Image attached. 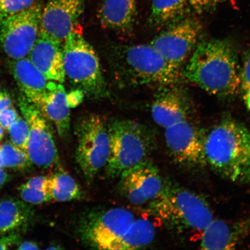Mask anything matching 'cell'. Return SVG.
Returning a JSON list of instances; mask_svg holds the SVG:
<instances>
[{
  "instance_id": "28",
  "label": "cell",
  "mask_w": 250,
  "mask_h": 250,
  "mask_svg": "<svg viewBox=\"0 0 250 250\" xmlns=\"http://www.w3.org/2000/svg\"><path fill=\"white\" fill-rule=\"evenodd\" d=\"M36 0H0V21L31 7Z\"/></svg>"
},
{
  "instance_id": "27",
  "label": "cell",
  "mask_w": 250,
  "mask_h": 250,
  "mask_svg": "<svg viewBox=\"0 0 250 250\" xmlns=\"http://www.w3.org/2000/svg\"><path fill=\"white\" fill-rule=\"evenodd\" d=\"M8 130L11 143L26 152L29 136V126L26 120L24 118L19 117Z\"/></svg>"
},
{
  "instance_id": "4",
  "label": "cell",
  "mask_w": 250,
  "mask_h": 250,
  "mask_svg": "<svg viewBox=\"0 0 250 250\" xmlns=\"http://www.w3.org/2000/svg\"><path fill=\"white\" fill-rule=\"evenodd\" d=\"M152 213L169 229L180 233L201 236L213 220V212L201 196L176 184H166L157 198L150 203Z\"/></svg>"
},
{
  "instance_id": "12",
  "label": "cell",
  "mask_w": 250,
  "mask_h": 250,
  "mask_svg": "<svg viewBox=\"0 0 250 250\" xmlns=\"http://www.w3.org/2000/svg\"><path fill=\"white\" fill-rule=\"evenodd\" d=\"M205 135L187 120L165 129V140L168 152L177 164L188 168L205 167Z\"/></svg>"
},
{
  "instance_id": "38",
  "label": "cell",
  "mask_w": 250,
  "mask_h": 250,
  "mask_svg": "<svg viewBox=\"0 0 250 250\" xmlns=\"http://www.w3.org/2000/svg\"><path fill=\"white\" fill-rule=\"evenodd\" d=\"M2 167H3V165H2V162L1 149H0V168H2Z\"/></svg>"
},
{
  "instance_id": "18",
  "label": "cell",
  "mask_w": 250,
  "mask_h": 250,
  "mask_svg": "<svg viewBox=\"0 0 250 250\" xmlns=\"http://www.w3.org/2000/svg\"><path fill=\"white\" fill-rule=\"evenodd\" d=\"M14 61L10 64L12 76L25 97L39 107L48 92L50 80L29 58Z\"/></svg>"
},
{
  "instance_id": "9",
  "label": "cell",
  "mask_w": 250,
  "mask_h": 250,
  "mask_svg": "<svg viewBox=\"0 0 250 250\" xmlns=\"http://www.w3.org/2000/svg\"><path fill=\"white\" fill-rule=\"evenodd\" d=\"M134 220L132 212L126 208L95 210L81 218L78 230L86 245L93 249L105 250L128 229Z\"/></svg>"
},
{
  "instance_id": "20",
  "label": "cell",
  "mask_w": 250,
  "mask_h": 250,
  "mask_svg": "<svg viewBox=\"0 0 250 250\" xmlns=\"http://www.w3.org/2000/svg\"><path fill=\"white\" fill-rule=\"evenodd\" d=\"M137 14V0H104L98 11L100 23L117 32H132Z\"/></svg>"
},
{
  "instance_id": "37",
  "label": "cell",
  "mask_w": 250,
  "mask_h": 250,
  "mask_svg": "<svg viewBox=\"0 0 250 250\" xmlns=\"http://www.w3.org/2000/svg\"><path fill=\"white\" fill-rule=\"evenodd\" d=\"M4 129L1 126H0V142H1V140L3 139V137H4Z\"/></svg>"
},
{
  "instance_id": "19",
  "label": "cell",
  "mask_w": 250,
  "mask_h": 250,
  "mask_svg": "<svg viewBox=\"0 0 250 250\" xmlns=\"http://www.w3.org/2000/svg\"><path fill=\"white\" fill-rule=\"evenodd\" d=\"M64 87L61 83L50 81L48 92L38 107L45 118L54 124L59 136L65 138L70 129V108Z\"/></svg>"
},
{
  "instance_id": "16",
  "label": "cell",
  "mask_w": 250,
  "mask_h": 250,
  "mask_svg": "<svg viewBox=\"0 0 250 250\" xmlns=\"http://www.w3.org/2000/svg\"><path fill=\"white\" fill-rule=\"evenodd\" d=\"M250 233V215L234 221L213 219L203 230L200 246L204 250H232Z\"/></svg>"
},
{
  "instance_id": "25",
  "label": "cell",
  "mask_w": 250,
  "mask_h": 250,
  "mask_svg": "<svg viewBox=\"0 0 250 250\" xmlns=\"http://www.w3.org/2000/svg\"><path fill=\"white\" fill-rule=\"evenodd\" d=\"M21 198L33 205L42 204L51 201L49 191L48 177L37 176L31 178L19 188Z\"/></svg>"
},
{
  "instance_id": "31",
  "label": "cell",
  "mask_w": 250,
  "mask_h": 250,
  "mask_svg": "<svg viewBox=\"0 0 250 250\" xmlns=\"http://www.w3.org/2000/svg\"><path fill=\"white\" fill-rule=\"evenodd\" d=\"M20 117L17 109L10 106L0 111V126L4 130H8Z\"/></svg>"
},
{
  "instance_id": "29",
  "label": "cell",
  "mask_w": 250,
  "mask_h": 250,
  "mask_svg": "<svg viewBox=\"0 0 250 250\" xmlns=\"http://www.w3.org/2000/svg\"><path fill=\"white\" fill-rule=\"evenodd\" d=\"M243 99L247 108L250 112V49L244 56L240 70V86Z\"/></svg>"
},
{
  "instance_id": "36",
  "label": "cell",
  "mask_w": 250,
  "mask_h": 250,
  "mask_svg": "<svg viewBox=\"0 0 250 250\" xmlns=\"http://www.w3.org/2000/svg\"><path fill=\"white\" fill-rule=\"evenodd\" d=\"M9 180L8 174L2 168H0V189L5 185Z\"/></svg>"
},
{
  "instance_id": "21",
  "label": "cell",
  "mask_w": 250,
  "mask_h": 250,
  "mask_svg": "<svg viewBox=\"0 0 250 250\" xmlns=\"http://www.w3.org/2000/svg\"><path fill=\"white\" fill-rule=\"evenodd\" d=\"M154 224L148 219H135L128 229L106 247L108 250H132L145 248L155 236Z\"/></svg>"
},
{
  "instance_id": "15",
  "label": "cell",
  "mask_w": 250,
  "mask_h": 250,
  "mask_svg": "<svg viewBox=\"0 0 250 250\" xmlns=\"http://www.w3.org/2000/svg\"><path fill=\"white\" fill-rule=\"evenodd\" d=\"M167 86L156 96L151 107L154 121L167 129L181 122L189 120L192 103L188 94L181 87Z\"/></svg>"
},
{
  "instance_id": "30",
  "label": "cell",
  "mask_w": 250,
  "mask_h": 250,
  "mask_svg": "<svg viewBox=\"0 0 250 250\" xmlns=\"http://www.w3.org/2000/svg\"><path fill=\"white\" fill-rule=\"evenodd\" d=\"M226 0H189L190 9L201 15L214 10Z\"/></svg>"
},
{
  "instance_id": "24",
  "label": "cell",
  "mask_w": 250,
  "mask_h": 250,
  "mask_svg": "<svg viewBox=\"0 0 250 250\" xmlns=\"http://www.w3.org/2000/svg\"><path fill=\"white\" fill-rule=\"evenodd\" d=\"M48 188L52 200L65 202L80 199L82 196L80 187L70 175L59 171L48 177Z\"/></svg>"
},
{
  "instance_id": "13",
  "label": "cell",
  "mask_w": 250,
  "mask_h": 250,
  "mask_svg": "<svg viewBox=\"0 0 250 250\" xmlns=\"http://www.w3.org/2000/svg\"><path fill=\"white\" fill-rule=\"evenodd\" d=\"M119 177L121 194L136 206L154 201L164 186L158 168L149 159L124 171Z\"/></svg>"
},
{
  "instance_id": "11",
  "label": "cell",
  "mask_w": 250,
  "mask_h": 250,
  "mask_svg": "<svg viewBox=\"0 0 250 250\" xmlns=\"http://www.w3.org/2000/svg\"><path fill=\"white\" fill-rule=\"evenodd\" d=\"M202 31V26L199 20L194 18H184L168 26L150 44L166 60L180 69L198 44Z\"/></svg>"
},
{
  "instance_id": "26",
  "label": "cell",
  "mask_w": 250,
  "mask_h": 250,
  "mask_svg": "<svg viewBox=\"0 0 250 250\" xmlns=\"http://www.w3.org/2000/svg\"><path fill=\"white\" fill-rule=\"evenodd\" d=\"M3 167L12 169L24 170L30 167L31 162L27 152L11 142L0 146Z\"/></svg>"
},
{
  "instance_id": "34",
  "label": "cell",
  "mask_w": 250,
  "mask_h": 250,
  "mask_svg": "<svg viewBox=\"0 0 250 250\" xmlns=\"http://www.w3.org/2000/svg\"><path fill=\"white\" fill-rule=\"evenodd\" d=\"M12 106V100L9 94L0 90V111Z\"/></svg>"
},
{
  "instance_id": "22",
  "label": "cell",
  "mask_w": 250,
  "mask_h": 250,
  "mask_svg": "<svg viewBox=\"0 0 250 250\" xmlns=\"http://www.w3.org/2000/svg\"><path fill=\"white\" fill-rule=\"evenodd\" d=\"M29 206L17 198H8L0 202V233L12 232L26 226L32 218Z\"/></svg>"
},
{
  "instance_id": "3",
  "label": "cell",
  "mask_w": 250,
  "mask_h": 250,
  "mask_svg": "<svg viewBox=\"0 0 250 250\" xmlns=\"http://www.w3.org/2000/svg\"><path fill=\"white\" fill-rule=\"evenodd\" d=\"M207 165L224 179L250 184V132L233 118H226L205 135Z\"/></svg>"
},
{
  "instance_id": "7",
  "label": "cell",
  "mask_w": 250,
  "mask_h": 250,
  "mask_svg": "<svg viewBox=\"0 0 250 250\" xmlns=\"http://www.w3.org/2000/svg\"><path fill=\"white\" fill-rule=\"evenodd\" d=\"M76 134V162L86 180L91 182L107 163L109 152L107 124L99 115H88L77 124Z\"/></svg>"
},
{
  "instance_id": "32",
  "label": "cell",
  "mask_w": 250,
  "mask_h": 250,
  "mask_svg": "<svg viewBox=\"0 0 250 250\" xmlns=\"http://www.w3.org/2000/svg\"><path fill=\"white\" fill-rule=\"evenodd\" d=\"M20 242V236L12 232L8 235L0 237V250H9L17 246Z\"/></svg>"
},
{
  "instance_id": "33",
  "label": "cell",
  "mask_w": 250,
  "mask_h": 250,
  "mask_svg": "<svg viewBox=\"0 0 250 250\" xmlns=\"http://www.w3.org/2000/svg\"><path fill=\"white\" fill-rule=\"evenodd\" d=\"M85 94L83 90L76 89L66 94V101L69 107L74 108L83 102Z\"/></svg>"
},
{
  "instance_id": "5",
  "label": "cell",
  "mask_w": 250,
  "mask_h": 250,
  "mask_svg": "<svg viewBox=\"0 0 250 250\" xmlns=\"http://www.w3.org/2000/svg\"><path fill=\"white\" fill-rule=\"evenodd\" d=\"M109 152L105 171L115 179L123 172L148 159L154 140L147 127L138 122L114 119L107 124Z\"/></svg>"
},
{
  "instance_id": "17",
  "label": "cell",
  "mask_w": 250,
  "mask_h": 250,
  "mask_svg": "<svg viewBox=\"0 0 250 250\" xmlns=\"http://www.w3.org/2000/svg\"><path fill=\"white\" fill-rule=\"evenodd\" d=\"M29 59L32 63L50 81L63 83V47L59 41L42 30L31 50Z\"/></svg>"
},
{
  "instance_id": "8",
  "label": "cell",
  "mask_w": 250,
  "mask_h": 250,
  "mask_svg": "<svg viewBox=\"0 0 250 250\" xmlns=\"http://www.w3.org/2000/svg\"><path fill=\"white\" fill-rule=\"evenodd\" d=\"M43 6L29 8L0 21V45L12 60L29 56L39 35Z\"/></svg>"
},
{
  "instance_id": "10",
  "label": "cell",
  "mask_w": 250,
  "mask_h": 250,
  "mask_svg": "<svg viewBox=\"0 0 250 250\" xmlns=\"http://www.w3.org/2000/svg\"><path fill=\"white\" fill-rule=\"evenodd\" d=\"M20 105L23 118L29 126L26 152L31 164L47 169L59 165V156L51 128L40 109L26 98Z\"/></svg>"
},
{
  "instance_id": "2",
  "label": "cell",
  "mask_w": 250,
  "mask_h": 250,
  "mask_svg": "<svg viewBox=\"0 0 250 250\" xmlns=\"http://www.w3.org/2000/svg\"><path fill=\"white\" fill-rule=\"evenodd\" d=\"M108 61L122 87L167 86L179 82V68L171 64L151 44L117 45L108 50Z\"/></svg>"
},
{
  "instance_id": "6",
  "label": "cell",
  "mask_w": 250,
  "mask_h": 250,
  "mask_svg": "<svg viewBox=\"0 0 250 250\" xmlns=\"http://www.w3.org/2000/svg\"><path fill=\"white\" fill-rule=\"evenodd\" d=\"M63 67L65 77L89 98L98 99L107 96L98 56L81 31L72 32L64 41Z\"/></svg>"
},
{
  "instance_id": "35",
  "label": "cell",
  "mask_w": 250,
  "mask_h": 250,
  "mask_svg": "<svg viewBox=\"0 0 250 250\" xmlns=\"http://www.w3.org/2000/svg\"><path fill=\"white\" fill-rule=\"evenodd\" d=\"M17 249L20 250H39L40 248L39 245L35 242L24 241L19 243Z\"/></svg>"
},
{
  "instance_id": "23",
  "label": "cell",
  "mask_w": 250,
  "mask_h": 250,
  "mask_svg": "<svg viewBox=\"0 0 250 250\" xmlns=\"http://www.w3.org/2000/svg\"><path fill=\"white\" fill-rule=\"evenodd\" d=\"M189 0H152L148 23L153 27L169 26L185 17Z\"/></svg>"
},
{
  "instance_id": "1",
  "label": "cell",
  "mask_w": 250,
  "mask_h": 250,
  "mask_svg": "<svg viewBox=\"0 0 250 250\" xmlns=\"http://www.w3.org/2000/svg\"><path fill=\"white\" fill-rule=\"evenodd\" d=\"M184 70L188 80L212 95L232 98L240 90V70L235 47L228 40L198 43Z\"/></svg>"
},
{
  "instance_id": "14",
  "label": "cell",
  "mask_w": 250,
  "mask_h": 250,
  "mask_svg": "<svg viewBox=\"0 0 250 250\" xmlns=\"http://www.w3.org/2000/svg\"><path fill=\"white\" fill-rule=\"evenodd\" d=\"M86 0H48L43 7L40 30L64 42L67 36L80 31L79 21Z\"/></svg>"
}]
</instances>
